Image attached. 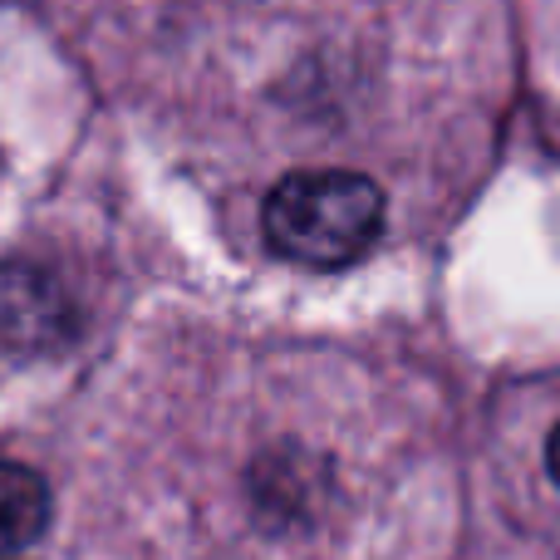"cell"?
<instances>
[{
	"label": "cell",
	"instance_id": "1",
	"mask_svg": "<svg viewBox=\"0 0 560 560\" xmlns=\"http://www.w3.org/2000/svg\"><path fill=\"white\" fill-rule=\"evenodd\" d=\"M266 242L276 256L305 271L354 266L384 232V192L364 173L305 167L280 177L266 197Z\"/></svg>",
	"mask_w": 560,
	"mask_h": 560
},
{
	"label": "cell",
	"instance_id": "2",
	"mask_svg": "<svg viewBox=\"0 0 560 560\" xmlns=\"http://www.w3.org/2000/svg\"><path fill=\"white\" fill-rule=\"evenodd\" d=\"M65 329H69V300L55 285V276L30 271V266H5L0 271V339L45 349Z\"/></svg>",
	"mask_w": 560,
	"mask_h": 560
},
{
	"label": "cell",
	"instance_id": "3",
	"mask_svg": "<svg viewBox=\"0 0 560 560\" xmlns=\"http://www.w3.org/2000/svg\"><path fill=\"white\" fill-rule=\"evenodd\" d=\"M49 522V487L25 463L0 457V556H15L45 532Z\"/></svg>",
	"mask_w": 560,
	"mask_h": 560
},
{
	"label": "cell",
	"instance_id": "4",
	"mask_svg": "<svg viewBox=\"0 0 560 560\" xmlns=\"http://www.w3.org/2000/svg\"><path fill=\"white\" fill-rule=\"evenodd\" d=\"M546 467H551V477H556V487H560V423H556L551 443H546Z\"/></svg>",
	"mask_w": 560,
	"mask_h": 560
}]
</instances>
